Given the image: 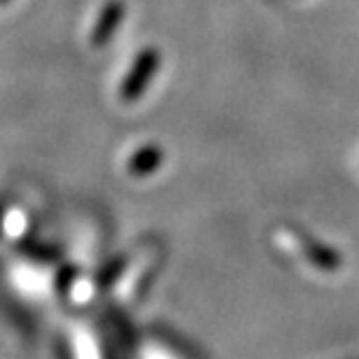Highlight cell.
I'll use <instances>...</instances> for the list:
<instances>
[{
    "instance_id": "1",
    "label": "cell",
    "mask_w": 359,
    "mask_h": 359,
    "mask_svg": "<svg viewBox=\"0 0 359 359\" xmlns=\"http://www.w3.org/2000/svg\"><path fill=\"white\" fill-rule=\"evenodd\" d=\"M154 56H142V59L138 61V66H135V73L128 77L126 80V96H135L140 89H142V82L140 80H145V75L149 77L152 75V70H154Z\"/></svg>"
}]
</instances>
